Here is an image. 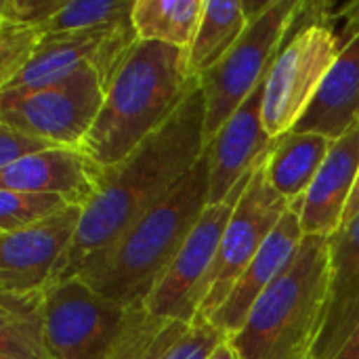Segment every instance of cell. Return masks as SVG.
Returning <instances> with one entry per match:
<instances>
[{
	"instance_id": "cell-1",
	"label": "cell",
	"mask_w": 359,
	"mask_h": 359,
	"mask_svg": "<svg viewBox=\"0 0 359 359\" xmlns=\"http://www.w3.org/2000/svg\"><path fill=\"white\" fill-rule=\"evenodd\" d=\"M204 124L206 99L200 82L162 128L122 162L105 168L101 191L84 208L76 238L50 284L72 278L84 259L111 246L189 175L208 147Z\"/></svg>"
},
{
	"instance_id": "cell-2",
	"label": "cell",
	"mask_w": 359,
	"mask_h": 359,
	"mask_svg": "<svg viewBox=\"0 0 359 359\" xmlns=\"http://www.w3.org/2000/svg\"><path fill=\"white\" fill-rule=\"evenodd\" d=\"M208 206V147L189 175L72 278L124 307H143Z\"/></svg>"
},
{
	"instance_id": "cell-3",
	"label": "cell",
	"mask_w": 359,
	"mask_h": 359,
	"mask_svg": "<svg viewBox=\"0 0 359 359\" xmlns=\"http://www.w3.org/2000/svg\"><path fill=\"white\" fill-rule=\"evenodd\" d=\"M198 86L183 48L137 40L109 78L82 149L103 168L116 166L162 128Z\"/></svg>"
},
{
	"instance_id": "cell-4",
	"label": "cell",
	"mask_w": 359,
	"mask_h": 359,
	"mask_svg": "<svg viewBox=\"0 0 359 359\" xmlns=\"http://www.w3.org/2000/svg\"><path fill=\"white\" fill-rule=\"evenodd\" d=\"M332 284V238L305 236L290 267L261 294L229 341L240 359H309Z\"/></svg>"
},
{
	"instance_id": "cell-5",
	"label": "cell",
	"mask_w": 359,
	"mask_h": 359,
	"mask_svg": "<svg viewBox=\"0 0 359 359\" xmlns=\"http://www.w3.org/2000/svg\"><path fill=\"white\" fill-rule=\"evenodd\" d=\"M299 8V0H273L263 15L248 21L233 48L200 78L206 99V145L269 74Z\"/></svg>"
},
{
	"instance_id": "cell-6",
	"label": "cell",
	"mask_w": 359,
	"mask_h": 359,
	"mask_svg": "<svg viewBox=\"0 0 359 359\" xmlns=\"http://www.w3.org/2000/svg\"><path fill=\"white\" fill-rule=\"evenodd\" d=\"M105 88L103 74L97 67H86L38 90H0V124L57 147H82L101 111Z\"/></svg>"
},
{
	"instance_id": "cell-7",
	"label": "cell",
	"mask_w": 359,
	"mask_h": 359,
	"mask_svg": "<svg viewBox=\"0 0 359 359\" xmlns=\"http://www.w3.org/2000/svg\"><path fill=\"white\" fill-rule=\"evenodd\" d=\"M130 307L101 297L80 278L44 290V343L50 359H109Z\"/></svg>"
},
{
	"instance_id": "cell-8",
	"label": "cell",
	"mask_w": 359,
	"mask_h": 359,
	"mask_svg": "<svg viewBox=\"0 0 359 359\" xmlns=\"http://www.w3.org/2000/svg\"><path fill=\"white\" fill-rule=\"evenodd\" d=\"M284 200L269 183L267 160L252 172L236 210L225 227L215 265L202 288V307L198 318H210L227 299L240 276L255 261L280 219L288 210Z\"/></svg>"
},
{
	"instance_id": "cell-9",
	"label": "cell",
	"mask_w": 359,
	"mask_h": 359,
	"mask_svg": "<svg viewBox=\"0 0 359 359\" xmlns=\"http://www.w3.org/2000/svg\"><path fill=\"white\" fill-rule=\"evenodd\" d=\"M252 175H248L238 189L231 194L229 200L223 204H208L204 215L200 217L198 225L189 233L187 242L179 250L177 259L164 273V278L158 282L149 299L145 301V309L151 316L191 324L202 307V288L204 282L215 265L225 227L236 210V204L240 202L248 181Z\"/></svg>"
},
{
	"instance_id": "cell-10",
	"label": "cell",
	"mask_w": 359,
	"mask_h": 359,
	"mask_svg": "<svg viewBox=\"0 0 359 359\" xmlns=\"http://www.w3.org/2000/svg\"><path fill=\"white\" fill-rule=\"evenodd\" d=\"M135 42L137 34L133 21L90 32L46 34L34 59L8 84L0 86V90H38L86 67H97L105 82H109L118 63Z\"/></svg>"
},
{
	"instance_id": "cell-11",
	"label": "cell",
	"mask_w": 359,
	"mask_h": 359,
	"mask_svg": "<svg viewBox=\"0 0 359 359\" xmlns=\"http://www.w3.org/2000/svg\"><path fill=\"white\" fill-rule=\"evenodd\" d=\"M82 212L69 206L32 227L0 233L2 292H44L76 238Z\"/></svg>"
},
{
	"instance_id": "cell-12",
	"label": "cell",
	"mask_w": 359,
	"mask_h": 359,
	"mask_svg": "<svg viewBox=\"0 0 359 359\" xmlns=\"http://www.w3.org/2000/svg\"><path fill=\"white\" fill-rule=\"evenodd\" d=\"M267 76L208 143V204L229 200L238 185L252 175L273 149L276 139H271L263 126Z\"/></svg>"
},
{
	"instance_id": "cell-13",
	"label": "cell",
	"mask_w": 359,
	"mask_h": 359,
	"mask_svg": "<svg viewBox=\"0 0 359 359\" xmlns=\"http://www.w3.org/2000/svg\"><path fill=\"white\" fill-rule=\"evenodd\" d=\"M105 168L82 147H50L0 170V189L61 196L86 208L101 191Z\"/></svg>"
},
{
	"instance_id": "cell-14",
	"label": "cell",
	"mask_w": 359,
	"mask_h": 359,
	"mask_svg": "<svg viewBox=\"0 0 359 359\" xmlns=\"http://www.w3.org/2000/svg\"><path fill=\"white\" fill-rule=\"evenodd\" d=\"M303 238L305 233L301 227V202H292L286 215L280 219L278 227L271 231V236L255 257V261L240 276L223 305L208 320L229 339L238 334L261 294L290 267L301 248Z\"/></svg>"
},
{
	"instance_id": "cell-15",
	"label": "cell",
	"mask_w": 359,
	"mask_h": 359,
	"mask_svg": "<svg viewBox=\"0 0 359 359\" xmlns=\"http://www.w3.org/2000/svg\"><path fill=\"white\" fill-rule=\"evenodd\" d=\"M359 181V122L355 120L332 141L326 162L301 200V227L305 236L337 238Z\"/></svg>"
},
{
	"instance_id": "cell-16",
	"label": "cell",
	"mask_w": 359,
	"mask_h": 359,
	"mask_svg": "<svg viewBox=\"0 0 359 359\" xmlns=\"http://www.w3.org/2000/svg\"><path fill=\"white\" fill-rule=\"evenodd\" d=\"M359 324V212L332 240V284L322 332L309 359H334Z\"/></svg>"
},
{
	"instance_id": "cell-17",
	"label": "cell",
	"mask_w": 359,
	"mask_h": 359,
	"mask_svg": "<svg viewBox=\"0 0 359 359\" xmlns=\"http://www.w3.org/2000/svg\"><path fill=\"white\" fill-rule=\"evenodd\" d=\"M359 111V36L349 42L326 76L313 103L294 126V133H318L339 139Z\"/></svg>"
},
{
	"instance_id": "cell-18",
	"label": "cell",
	"mask_w": 359,
	"mask_h": 359,
	"mask_svg": "<svg viewBox=\"0 0 359 359\" xmlns=\"http://www.w3.org/2000/svg\"><path fill=\"white\" fill-rule=\"evenodd\" d=\"M334 139L318 133H286L276 139L267 158V177L271 187L292 202H301L313 185L322 164L328 158Z\"/></svg>"
},
{
	"instance_id": "cell-19",
	"label": "cell",
	"mask_w": 359,
	"mask_h": 359,
	"mask_svg": "<svg viewBox=\"0 0 359 359\" xmlns=\"http://www.w3.org/2000/svg\"><path fill=\"white\" fill-rule=\"evenodd\" d=\"M0 359H50L44 343V292H2Z\"/></svg>"
},
{
	"instance_id": "cell-20",
	"label": "cell",
	"mask_w": 359,
	"mask_h": 359,
	"mask_svg": "<svg viewBox=\"0 0 359 359\" xmlns=\"http://www.w3.org/2000/svg\"><path fill=\"white\" fill-rule=\"evenodd\" d=\"M248 27L244 2H212L204 0V13L196 38L187 53V72L194 78L208 74L240 40Z\"/></svg>"
},
{
	"instance_id": "cell-21",
	"label": "cell",
	"mask_w": 359,
	"mask_h": 359,
	"mask_svg": "<svg viewBox=\"0 0 359 359\" xmlns=\"http://www.w3.org/2000/svg\"><path fill=\"white\" fill-rule=\"evenodd\" d=\"M202 13L204 0H135L130 21L137 40L164 42L187 50Z\"/></svg>"
},
{
	"instance_id": "cell-22",
	"label": "cell",
	"mask_w": 359,
	"mask_h": 359,
	"mask_svg": "<svg viewBox=\"0 0 359 359\" xmlns=\"http://www.w3.org/2000/svg\"><path fill=\"white\" fill-rule=\"evenodd\" d=\"M187 328L189 324L151 316L145 307H133L126 330L109 359H162Z\"/></svg>"
},
{
	"instance_id": "cell-23",
	"label": "cell",
	"mask_w": 359,
	"mask_h": 359,
	"mask_svg": "<svg viewBox=\"0 0 359 359\" xmlns=\"http://www.w3.org/2000/svg\"><path fill=\"white\" fill-rule=\"evenodd\" d=\"M135 0H63L42 34H69L128 23Z\"/></svg>"
},
{
	"instance_id": "cell-24",
	"label": "cell",
	"mask_w": 359,
	"mask_h": 359,
	"mask_svg": "<svg viewBox=\"0 0 359 359\" xmlns=\"http://www.w3.org/2000/svg\"><path fill=\"white\" fill-rule=\"evenodd\" d=\"M65 208H69V204L55 194L0 189V233L32 227Z\"/></svg>"
},
{
	"instance_id": "cell-25",
	"label": "cell",
	"mask_w": 359,
	"mask_h": 359,
	"mask_svg": "<svg viewBox=\"0 0 359 359\" xmlns=\"http://www.w3.org/2000/svg\"><path fill=\"white\" fill-rule=\"evenodd\" d=\"M44 34L34 25L0 19V86L8 84L34 59Z\"/></svg>"
},
{
	"instance_id": "cell-26",
	"label": "cell",
	"mask_w": 359,
	"mask_h": 359,
	"mask_svg": "<svg viewBox=\"0 0 359 359\" xmlns=\"http://www.w3.org/2000/svg\"><path fill=\"white\" fill-rule=\"evenodd\" d=\"M229 339L223 330H219L210 320L196 318L187 332L166 351L162 359H208L210 353Z\"/></svg>"
},
{
	"instance_id": "cell-27",
	"label": "cell",
	"mask_w": 359,
	"mask_h": 359,
	"mask_svg": "<svg viewBox=\"0 0 359 359\" xmlns=\"http://www.w3.org/2000/svg\"><path fill=\"white\" fill-rule=\"evenodd\" d=\"M50 147H57V145H53L40 137H34L25 130L0 124V170L17 164L29 156L46 151Z\"/></svg>"
},
{
	"instance_id": "cell-28",
	"label": "cell",
	"mask_w": 359,
	"mask_h": 359,
	"mask_svg": "<svg viewBox=\"0 0 359 359\" xmlns=\"http://www.w3.org/2000/svg\"><path fill=\"white\" fill-rule=\"evenodd\" d=\"M63 0H4L0 6V19L34 25L42 32L44 23L59 11Z\"/></svg>"
},
{
	"instance_id": "cell-29",
	"label": "cell",
	"mask_w": 359,
	"mask_h": 359,
	"mask_svg": "<svg viewBox=\"0 0 359 359\" xmlns=\"http://www.w3.org/2000/svg\"><path fill=\"white\" fill-rule=\"evenodd\" d=\"M334 359H359V324L355 332L351 334V339L345 343V347L337 353Z\"/></svg>"
},
{
	"instance_id": "cell-30",
	"label": "cell",
	"mask_w": 359,
	"mask_h": 359,
	"mask_svg": "<svg viewBox=\"0 0 359 359\" xmlns=\"http://www.w3.org/2000/svg\"><path fill=\"white\" fill-rule=\"evenodd\" d=\"M208 359H240V353L236 351L233 343H231L229 339H225V341L210 353V358Z\"/></svg>"
},
{
	"instance_id": "cell-31",
	"label": "cell",
	"mask_w": 359,
	"mask_h": 359,
	"mask_svg": "<svg viewBox=\"0 0 359 359\" xmlns=\"http://www.w3.org/2000/svg\"><path fill=\"white\" fill-rule=\"evenodd\" d=\"M358 212H359V181H358V185H355V191H353V196H351V202H349V206H347V212H345L343 227H345V225H349ZM341 231H343V229H341Z\"/></svg>"
},
{
	"instance_id": "cell-32",
	"label": "cell",
	"mask_w": 359,
	"mask_h": 359,
	"mask_svg": "<svg viewBox=\"0 0 359 359\" xmlns=\"http://www.w3.org/2000/svg\"><path fill=\"white\" fill-rule=\"evenodd\" d=\"M355 120H358V122H359V111H358V118H355Z\"/></svg>"
}]
</instances>
